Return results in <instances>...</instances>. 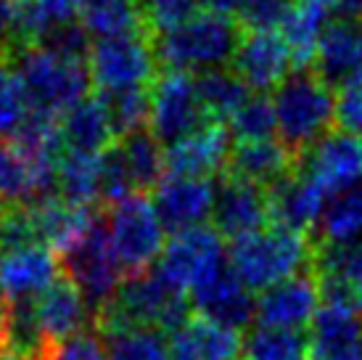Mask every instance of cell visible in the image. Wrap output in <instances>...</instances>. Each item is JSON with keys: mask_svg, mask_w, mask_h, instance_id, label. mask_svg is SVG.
Instances as JSON below:
<instances>
[{"mask_svg": "<svg viewBox=\"0 0 362 360\" xmlns=\"http://www.w3.org/2000/svg\"><path fill=\"white\" fill-rule=\"evenodd\" d=\"M109 230L114 254L124 279L153 268L164 249V225L146 193H132L109 207Z\"/></svg>", "mask_w": 362, "mask_h": 360, "instance_id": "6", "label": "cell"}, {"mask_svg": "<svg viewBox=\"0 0 362 360\" xmlns=\"http://www.w3.org/2000/svg\"><path fill=\"white\" fill-rule=\"evenodd\" d=\"M299 162L293 154L283 146L281 138L270 140H252V143H235L230 151V162L225 175L249 180L262 189L278 186L283 178H288L296 170Z\"/></svg>", "mask_w": 362, "mask_h": 360, "instance_id": "21", "label": "cell"}, {"mask_svg": "<svg viewBox=\"0 0 362 360\" xmlns=\"http://www.w3.org/2000/svg\"><path fill=\"white\" fill-rule=\"evenodd\" d=\"M331 24V3L325 0H296L291 13L281 24V35L288 50L296 72L310 69L317 56L322 35Z\"/></svg>", "mask_w": 362, "mask_h": 360, "instance_id": "24", "label": "cell"}, {"mask_svg": "<svg viewBox=\"0 0 362 360\" xmlns=\"http://www.w3.org/2000/svg\"><path fill=\"white\" fill-rule=\"evenodd\" d=\"M80 6L74 0H16V40L40 45L64 24L77 21Z\"/></svg>", "mask_w": 362, "mask_h": 360, "instance_id": "26", "label": "cell"}, {"mask_svg": "<svg viewBox=\"0 0 362 360\" xmlns=\"http://www.w3.org/2000/svg\"><path fill=\"white\" fill-rule=\"evenodd\" d=\"M42 360H109V350L101 334L93 329L74 334L69 339L48 342L42 350Z\"/></svg>", "mask_w": 362, "mask_h": 360, "instance_id": "39", "label": "cell"}, {"mask_svg": "<svg viewBox=\"0 0 362 360\" xmlns=\"http://www.w3.org/2000/svg\"><path fill=\"white\" fill-rule=\"evenodd\" d=\"M74 3H77V6H82V0H74Z\"/></svg>", "mask_w": 362, "mask_h": 360, "instance_id": "49", "label": "cell"}, {"mask_svg": "<svg viewBox=\"0 0 362 360\" xmlns=\"http://www.w3.org/2000/svg\"><path fill=\"white\" fill-rule=\"evenodd\" d=\"M241 360H310V342L299 331L257 326L243 342Z\"/></svg>", "mask_w": 362, "mask_h": 360, "instance_id": "32", "label": "cell"}, {"mask_svg": "<svg viewBox=\"0 0 362 360\" xmlns=\"http://www.w3.org/2000/svg\"><path fill=\"white\" fill-rule=\"evenodd\" d=\"M315 254L317 244H312L307 230L270 223L252 236L233 241L228 262L252 291H267L302 270L315 268Z\"/></svg>", "mask_w": 362, "mask_h": 360, "instance_id": "1", "label": "cell"}, {"mask_svg": "<svg viewBox=\"0 0 362 360\" xmlns=\"http://www.w3.org/2000/svg\"><path fill=\"white\" fill-rule=\"evenodd\" d=\"M336 125L354 138H362V72L336 93Z\"/></svg>", "mask_w": 362, "mask_h": 360, "instance_id": "41", "label": "cell"}, {"mask_svg": "<svg viewBox=\"0 0 362 360\" xmlns=\"http://www.w3.org/2000/svg\"><path fill=\"white\" fill-rule=\"evenodd\" d=\"M95 96L103 101L119 140L132 135V133L148 130V125H151V88L98 90Z\"/></svg>", "mask_w": 362, "mask_h": 360, "instance_id": "31", "label": "cell"}, {"mask_svg": "<svg viewBox=\"0 0 362 360\" xmlns=\"http://www.w3.org/2000/svg\"><path fill=\"white\" fill-rule=\"evenodd\" d=\"M35 315H37L45 344L69 339L74 334L88 331V326H93L90 305L64 273L56 279L53 286H48L35 300Z\"/></svg>", "mask_w": 362, "mask_h": 360, "instance_id": "18", "label": "cell"}, {"mask_svg": "<svg viewBox=\"0 0 362 360\" xmlns=\"http://www.w3.org/2000/svg\"><path fill=\"white\" fill-rule=\"evenodd\" d=\"M325 3H339V0H325Z\"/></svg>", "mask_w": 362, "mask_h": 360, "instance_id": "48", "label": "cell"}, {"mask_svg": "<svg viewBox=\"0 0 362 360\" xmlns=\"http://www.w3.org/2000/svg\"><path fill=\"white\" fill-rule=\"evenodd\" d=\"M8 350V300L0 294V355Z\"/></svg>", "mask_w": 362, "mask_h": 360, "instance_id": "45", "label": "cell"}, {"mask_svg": "<svg viewBox=\"0 0 362 360\" xmlns=\"http://www.w3.org/2000/svg\"><path fill=\"white\" fill-rule=\"evenodd\" d=\"M88 64L98 90L151 88L159 74V59L148 32L95 40Z\"/></svg>", "mask_w": 362, "mask_h": 360, "instance_id": "7", "label": "cell"}, {"mask_svg": "<svg viewBox=\"0 0 362 360\" xmlns=\"http://www.w3.org/2000/svg\"><path fill=\"white\" fill-rule=\"evenodd\" d=\"M238 3L241 0H199V9H206L211 13H222V16H230L233 11L238 13Z\"/></svg>", "mask_w": 362, "mask_h": 360, "instance_id": "44", "label": "cell"}, {"mask_svg": "<svg viewBox=\"0 0 362 360\" xmlns=\"http://www.w3.org/2000/svg\"><path fill=\"white\" fill-rule=\"evenodd\" d=\"M132 193H135V186L127 167V157L122 149V140H117L98 157V201L109 210Z\"/></svg>", "mask_w": 362, "mask_h": 360, "instance_id": "35", "label": "cell"}, {"mask_svg": "<svg viewBox=\"0 0 362 360\" xmlns=\"http://www.w3.org/2000/svg\"><path fill=\"white\" fill-rule=\"evenodd\" d=\"M272 103L278 117V135L296 162L325 135H331L336 122V93L315 69L288 74V80L275 90Z\"/></svg>", "mask_w": 362, "mask_h": 360, "instance_id": "2", "label": "cell"}, {"mask_svg": "<svg viewBox=\"0 0 362 360\" xmlns=\"http://www.w3.org/2000/svg\"><path fill=\"white\" fill-rule=\"evenodd\" d=\"M109 360H172L170 342L156 329H127L101 334Z\"/></svg>", "mask_w": 362, "mask_h": 360, "instance_id": "33", "label": "cell"}, {"mask_svg": "<svg viewBox=\"0 0 362 360\" xmlns=\"http://www.w3.org/2000/svg\"><path fill=\"white\" fill-rule=\"evenodd\" d=\"M217 201V186L211 178H167L153 196V207L167 233L177 236L191 228H202L211 218Z\"/></svg>", "mask_w": 362, "mask_h": 360, "instance_id": "13", "label": "cell"}, {"mask_svg": "<svg viewBox=\"0 0 362 360\" xmlns=\"http://www.w3.org/2000/svg\"><path fill=\"white\" fill-rule=\"evenodd\" d=\"M354 300H357V305H360V310H362V283L354 289Z\"/></svg>", "mask_w": 362, "mask_h": 360, "instance_id": "47", "label": "cell"}, {"mask_svg": "<svg viewBox=\"0 0 362 360\" xmlns=\"http://www.w3.org/2000/svg\"><path fill=\"white\" fill-rule=\"evenodd\" d=\"M59 196L77 207H93L98 201V157L64 151L59 159Z\"/></svg>", "mask_w": 362, "mask_h": 360, "instance_id": "30", "label": "cell"}, {"mask_svg": "<svg viewBox=\"0 0 362 360\" xmlns=\"http://www.w3.org/2000/svg\"><path fill=\"white\" fill-rule=\"evenodd\" d=\"M27 114H30L27 90L21 85L19 72L11 67L8 56H3L0 59V143L16 133Z\"/></svg>", "mask_w": 362, "mask_h": 360, "instance_id": "36", "label": "cell"}, {"mask_svg": "<svg viewBox=\"0 0 362 360\" xmlns=\"http://www.w3.org/2000/svg\"><path fill=\"white\" fill-rule=\"evenodd\" d=\"M188 297L199 318L228 326L233 331L246 329L257 318V300L252 297V289L238 279L230 262H225L217 273L202 281Z\"/></svg>", "mask_w": 362, "mask_h": 360, "instance_id": "12", "label": "cell"}, {"mask_svg": "<svg viewBox=\"0 0 362 360\" xmlns=\"http://www.w3.org/2000/svg\"><path fill=\"white\" fill-rule=\"evenodd\" d=\"M291 67V50L281 32L275 30L243 32L241 45L233 56V72L257 93L281 88L288 80Z\"/></svg>", "mask_w": 362, "mask_h": 360, "instance_id": "14", "label": "cell"}, {"mask_svg": "<svg viewBox=\"0 0 362 360\" xmlns=\"http://www.w3.org/2000/svg\"><path fill=\"white\" fill-rule=\"evenodd\" d=\"M13 69L19 72L30 109L35 111L61 117L74 103L90 99L93 74L88 61L66 59L42 45H21Z\"/></svg>", "mask_w": 362, "mask_h": 360, "instance_id": "4", "label": "cell"}, {"mask_svg": "<svg viewBox=\"0 0 362 360\" xmlns=\"http://www.w3.org/2000/svg\"><path fill=\"white\" fill-rule=\"evenodd\" d=\"M206 114L199 101L196 77L188 72L161 69L151 82V125L148 130L161 146H175L191 133L206 125Z\"/></svg>", "mask_w": 362, "mask_h": 360, "instance_id": "8", "label": "cell"}, {"mask_svg": "<svg viewBox=\"0 0 362 360\" xmlns=\"http://www.w3.org/2000/svg\"><path fill=\"white\" fill-rule=\"evenodd\" d=\"M16 40V0H0V59L8 56V45Z\"/></svg>", "mask_w": 362, "mask_h": 360, "instance_id": "42", "label": "cell"}, {"mask_svg": "<svg viewBox=\"0 0 362 360\" xmlns=\"http://www.w3.org/2000/svg\"><path fill=\"white\" fill-rule=\"evenodd\" d=\"M322 302V286L315 268L302 270L291 279L281 281L262 291L257 300V320L259 326L281 331H302L310 326Z\"/></svg>", "mask_w": 362, "mask_h": 360, "instance_id": "10", "label": "cell"}, {"mask_svg": "<svg viewBox=\"0 0 362 360\" xmlns=\"http://www.w3.org/2000/svg\"><path fill=\"white\" fill-rule=\"evenodd\" d=\"M56 257L61 262V273L82 291L95 318L114 300L122 279L119 262L111 244L109 215L98 210L90 228L77 241H71L66 249H61Z\"/></svg>", "mask_w": 362, "mask_h": 360, "instance_id": "5", "label": "cell"}, {"mask_svg": "<svg viewBox=\"0 0 362 360\" xmlns=\"http://www.w3.org/2000/svg\"><path fill=\"white\" fill-rule=\"evenodd\" d=\"M230 130L220 122H206L167 149V175L172 178H214L228 170L230 162Z\"/></svg>", "mask_w": 362, "mask_h": 360, "instance_id": "16", "label": "cell"}, {"mask_svg": "<svg viewBox=\"0 0 362 360\" xmlns=\"http://www.w3.org/2000/svg\"><path fill=\"white\" fill-rule=\"evenodd\" d=\"M328 201H331V196L299 170H293L278 186L267 189L270 223L307 230V233L312 225H320V218L328 207Z\"/></svg>", "mask_w": 362, "mask_h": 360, "instance_id": "19", "label": "cell"}, {"mask_svg": "<svg viewBox=\"0 0 362 360\" xmlns=\"http://www.w3.org/2000/svg\"><path fill=\"white\" fill-rule=\"evenodd\" d=\"M211 220L217 233L225 239L238 241L243 236H252L270 223L267 189L233 175H222Z\"/></svg>", "mask_w": 362, "mask_h": 360, "instance_id": "15", "label": "cell"}, {"mask_svg": "<svg viewBox=\"0 0 362 360\" xmlns=\"http://www.w3.org/2000/svg\"><path fill=\"white\" fill-rule=\"evenodd\" d=\"M35 244H40V241H37L30 207H3L0 212V254L35 247Z\"/></svg>", "mask_w": 362, "mask_h": 360, "instance_id": "38", "label": "cell"}, {"mask_svg": "<svg viewBox=\"0 0 362 360\" xmlns=\"http://www.w3.org/2000/svg\"><path fill=\"white\" fill-rule=\"evenodd\" d=\"M310 360H362V339L339 350H310Z\"/></svg>", "mask_w": 362, "mask_h": 360, "instance_id": "43", "label": "cell"}, {"mask_svg": "<svg viewBox=\"0 0 362 360\" xmlns=\"http://www.w3.org/2000/svg\"><path fill=\"white\" fill-rule=\"evenodd\" d=\"M61 262L45 244L0 254V294L8 302H35L53 286Z\"/></svg>", "mask_w": 362, "mask_h": 360, "instance_id": "17", "label": "cell"}, {"mask_svg": "<svg viewBox=\"0 0 362 360\" xmlns=\"http://www.w3.org/2000/svg\"><path fill=\"white\" fill-rule=\"evenodd\" d=\"M61 135L66 151L90 154V157H101L103 151L119 140L109 111L98 96L80 101L61 114Z\"/></svg>", "mask_w": 362, "mask_h": 360, "instance_id": "23", "label": "cell"}, {"mask_svg": "<svg viewBox=\"0 0 362 360\" xmlns=\"http://www.w3.org/2000/svg\"><path fill=\"white\" fill-rule=\"evenodd\" d=\"M296 170L315 180L333 199L362 180V138L344 130L331 133L304 154Z\"/></svg>", "mask_w": 362, "mask_h": 360, "instance_id": "11", "label": "cell"}, {"mask_svg": "<svg viewBox=\"0 0 362 360\" xmlns=\"http://www.w3.org/2000/svg\"><path fill=\"white\" fill-rule=\"evenodd\" d=\"M296 0H241L238 3V24L243 32L275 30L291 13Z\"/></svg>", "mask_w": 362, "mask_h": 360, "instance_id": "40", "label": "cell"}, {"mask_svg": "<svg viewBox=\"0 0 362 360\" xmlns=\"http://www.w3.org/2000/svg\"><path fill=\"white\" fill-rule=\"evenodd\" d=\"M243 27L230 16L199 11L180 27L156 38V59L164 69L204 74L230 64L241 45Z\"/></svg>", "mask_w": 362, "mask_h": 360, "instance_id": "3", "label": "cell"}, {"mask_svg": "<svg viewBox=\"0 0 362 360\" xmlns=\"http://www.w3.org/2000/svg\"><path fill=\"white\" fill-rule=\"evenodd\" d=\"M196 90H199V101L202 109L209 122H230L238 109H241L249 96V85L230 69H214L196 74Z\"/></svg>", "mask_w": 362, "mask_h": 360, "instance_id": "27", "label": "cell"}, {"mask_svg": "<svg viewBox=\"0 0 362 360\" xmlns=\"http://www.w3.org/2000/svg\"><path fill=\"white\" fill-rule=\"evenodd\" d=\"M122 149L127 157V167L132 175L135 193H148L161 186L167 178V151L151 130L132 133L122 138Z\"/></svg>", "mask_w": 362, "mask_h": 360, "instance_id": "28", "label": "cell"}, {"mask_svg": "<svg viewBox=\"0 0 362 360\" xmlns=\"http://www.w3.org/2000/svg\"><path fill=\"white\" fill-rule=\"evenodd\" d=\"M243 342L238 331L193 315L170 339L172 360H241Z\"/></svg>", "mask_w": 362, "mask_h": 360, "instance_id": "22", "label": "cell"}, {"mask_svg": "<svg viewBox=\"0 0 362 360\" xmlns=\"http://www.w3.org/2000/svg\"><path fill=\"white\" fill-rule=\"evenodd\" d=\"M312 69L331 88H341L362 72V19L341 16L331 21L317 45Z\"/></svg>", "mask_w": 362, "mask_h": 360, "instance_id": "20", "label": "cell"}, {"mask_svg": "<svg viewBox=\"0 0 362 360\" xmlns=\"http://www.w3.org/2000/svg\"><path fill=\"white\" fill-rule=\"evenodd\" d=\"M344 16H352V19H362V0H339L336 3Z\"/></svg>", "mask_w": 362, "mask_h": 360, "instance_id": "46", "label": "cell"}, {"mask_svg": "<svg viewBox=\"0 0 362 360\" xmlns=\"http://www.w3.org/2000/svg\"><path fill=\"white\" fill-rule=\"evenodd\" d=\"M199 13V0H143V21L146 30L156 38L180 27L182 21Z\"/></svg>", "mask_w": 362, "mask_h": 360, "instance_id": "37", "label": "cell"}, {"mask_svg": "<svg viewBox=\"0 0 362 360\" xmlns=\"http://www.w3.org/2000/svg\"><path fill=\"white\" fill-rule=\"evenodd\" d=\"M0 212H3V210H0Z\"/></svg>", "mask_w": 362, "mask_h": 360, "instance_id": "50", "label": "cell"}, {"mask_svg": "<svg viewBox=\"0 0 362 360\" xmlns=\"http://www.w3.org/2000/svg\"><path fill=\"white\" fill-rule=\"evenodd\" d=\"M317 228H320V244L362 241V180L328 201Z\"/></svg>", "mask_w": 362, "mask_h": 360, "instance_id": "29", "label": "cell"}, {"mask_svg": "<svg viewBox=\"0 0 362 360\" xmlns=\"http://www.w3.org/2000/svg\"><path fill=\"white\" fill-rule=\"evenodd\" d=\"M80 21L98 40L148 32L143 21V0H82Z\"/></svg>", "mask_w": 362, "mask_h": 360, "instance_id": "25", "label": "cell"}, {"mask_svg": "<svg viewBox=\"0 0 362 360\" xmlns=\"http://www.w3.org/2000/svg\"><path fill=\"white\" fill-rule=\"evenodd\" d=\"M230 135L235 143H252V140H270L278 133V117L275 103L267 96H254L243 103L238 114L230 120Z\"/></svg>", "mask_w": 362, "mask_h": 360, "instance_id": "34", "label": "cell"}, {"mask_svg": "<svg viewBox=\"0 0 362 360\" xmlns=\"http://www.w3.org/2000/svg\"><path fill=\"white\" fill-rule=\"evenodd\" d=\"M225 262L228 260H225L222 236L217 233V228L202 225V228H191L172 236L161 249L156 270L172 289L191 294L202 281L209 279L211 273H217Z\"/></svg>", "mask_w": 362, "mask_h": 360, "instance_id": "9", "label": "cell"}]
</instances>
